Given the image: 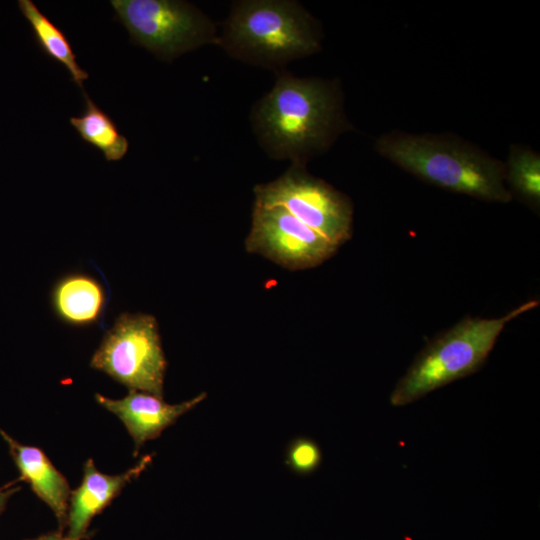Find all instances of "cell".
Listing matches in <instances>:
<instances>
[{
    "instance_id": "obj_1",
    "label": "cell",
    "mask_w": 540,
    "mask_h": 540,
    "mask_svg": "<svg viewBox=\"0 0 540 540\" xmlns=\"http://www.w3.org/2000/svg\"><path fill=\"white\" fill-rule=\"evenodd\" d=\"M250 118L266 154L291 164L306 165L349 129L338 84L296 77L284 70L254 105Z\"/></svg>"
},
{
    "instance_id": "obj_2",
    "label": "cell",
    "mask_w": 540,
    "mask_h": 540,
    "mask_svg": "<svg viewBox=\"0 0 540 540\" xmlns=\"http://www.w3.org/2000/svg\"><path fill=\"white\" fill-rule=\"evenodd\" d=\"M375 149L405 171L442 189L485 201L507 203L505 164L456 138L393 132Z\"/></svg>"
},
{
    "instance_id": "obj_3",
    "label": "cell",
    "mask_w": 540,
    "mask_h": 540,
    "mask_svg": "<svg viewBox=\"0 0 540 540\" xmlns=\"http://www.w3.org/2000/svg\"><path fill=\"white\" fill-rule=\"evenodd\" d=\"M318 22L294 0L233 2L218 34V43L232 58L275 69L308 57L321 48Z\"/></svg>"
},
{
    "instance_id": "obj_4",
    "label": "cell",
    "mask_w": 540,
    "mask_h": 540,
    "mask_svg": "<svg viewBox=\"0 0 540 540\" xmlns=\"http://www.w3.org/2000/svg\"><path fill=\"white\" fill-rule=\"evenodd\" d=\"M530 300L499 318L462 319L430 341L417 355L390 396L393 406H405L453 381L478 371L506 324L538 306Z\"/></svg>"
},
{
    "instance_id": "obj_5",
    "label": "cell",
    "mask_w": 540,
    "mask_h": 540,
    "mask_svg": "<svg viewBox=\"0 0 540 540\" xmlns=\"http://www.w3.org/2000/svg\"><path fill=\"white\" fill-rule=\"evenodd\" d=\"M116 21L134 45L170 62L197 48L218 43L216 24L182 0H111Z\"/></svg>"
},
{
    "instance_id": "obj_6",
    "label": "cell",
    "mask_w": 540,
    "mask_h": 540,
    "mask_svg": "<svg viewBox=\"0 0 540 540\" xmlns=\"http://www.w3.org/2000/svg\"><path fill=\"white\" fill-rule=\"evenodd\" d=\"M90 365L129 390L163 397L167 361L156 319L143 313L121 314L104 335Z\"/></svg>"
},
{
    "instance_id": "obj_7",
    "label": "cell",
    "mask_w": 540,
    "mask_h": 540,
    "mask_svg": "<svg viewBox=\"0 0 540 540\" xmlns=\"http://www.w3.org/2000/svg\"><path fill=\"white\" fill-rule=\"evenodd\" d=\"M260 206H281L337 248L352 234L353 207L345 195L291 164L278 179L254 188Z\"/></svg>"
},
{
    "instance_id": "obj_8",
    "label": "cell",
    "mask_w": 540,
    "mask_h": 540,
    "mask_svg": "<svg viewBox=\"0 0 540 540\" xmlns=\"http://www.w3.org/2000/svg\"><path fill=\"white\" fill-rule=\"evenodd\" d=\"M245 246L248 252L260 254L289 270L318 266L337 250L285 208L256 204Z\"/></svg>"
},
{
    "instance_id": "obj_9",
    "label": "cell",
    "mask_w": 540,
    "mask_h": 540,
    "mask_svg": "<svg viewBox=\"0 0 540 540\" xmlns=\"http://www.w3.org/2000/svg\"><path fill=\"white\" fill-rule=\"evenodd\" d=\"M206 396V393H201L182 403L168 404L163 397L129 390L121 399L108 398L99 393L95 394V399L122 421L133 439L136 456L145 442L159 437L166 428L195 408Z\"/></svg>"
},
{
    "instance_id": "obj_10",
    "label": "cell",
    "mask_w": 540,
    "mask_h": 540,
    "mask_svg": "<svg viewBox=\"0 0 540 540\" xmlns=\"http://www.w3.org/2000/svg\"><path fill=\"white\" fill-rule=\"evenodd\" d=\"M151 462L143 457L135 466L118 475L100 472L93 459L84 463L83 478L79 487L71 492L66 527L67 536L82 540L93 518L116 498L127 483L137 478Z\"/></svg>"
},
{
    "instance_id": "obj_11",
    "label": "cell",
    "mask_w": 540,
    "mask_h": 540,
    "mask_svg": "<svg viewBox=\"0 0 540 540\" xmlns=\"http://www.w3.org/2000/svg\"><path fill=\"white\" fill-rule=\"evenodd\" d=\"M0 434L8 445L20 473V480L27 482L33 492L49 506L58 520L59 531L63 532L72 492L67 479L40 448L21 444L2 430Z\"/></svg>"
},
{
    "instance_id": "obj_12",
    "label": "cell",
    "mask_w": 540,
    "mask_h": 540,
    "mask_svg": "<svg viewBox=\"0 0 540 540\" xmlns=\"http://www.w3.org/2000/svg\"><path fill=\"white\" fill-rule=\"evenodd\" d=\"M104 293L100 284L85 275L62 279L53 292V305L61 319L72 325L94 323L102 311Z\"/></svg>"
},
{
    "instance_id": "obj_13",
    "label": "cell",
    "mask_w": 540,
    "mask_h": 540,
    "mask_svg": "<svg viewBox=\"0 0 540 540\" xmlns=\"http://www.w3.org/2000/svg\"><path fill=\"white\" fill-rule=\"evenodd\" d=\"M18 8L29 23L39 49L51 60L62 65L71 80L83 91V81L89 74L77 63V58L65 33L31 0H19Z\"/></svg>"
},
{
    "instance_id": "obj_14",
    "label": "cell",
    "mask_w": 540,
    "mask_h": 540,
    "mask_svg": "<svg viewBox=\"0 0 540 540\" xmlns=\"http://www.w3.org/2000/svg\"><path fill=\"white\" fill-rule=\"evenodd\" d=\"M85 106L79 116L69 119L81 139L99 150L105 160L119 161L125 157L129 142L123 136L113 119L88 96L82 92Z\"/></svg>"
},
{
    "instance_id": "obj_15",
    "label": "cell",
    "mask_w": 540,
    "mask_h": 540,
    "mask_svg": "<svg viewBox=\"0 0 540 540\" xmlns=\"http://www.w3.org/2000/svg\"><path fill=\"white\" fill-rule=\"evenodd\" d=\"M505 181L510 194L518 196L524 203L536 210L540 206V157L534 151L522 146L510 149L505 164Z\"/></svg>"
},
{
    "instance_id": "obj_16",
    "label": "cell",
    "mask_w": 540,
    "mask_h": 540,
    "mask_svg": "<svg viewBox=\"0 0 540 540\" xmlns=\"http://www.w3.org/2000/svg\"><path fill=\"white\" fill-rule=\"evenodd\" d=\"M285 463L293 472L308 475L320 467L322 451L314 440L298 437L287 446Z\"/></svg>"
},
{
    "instance_id": "obj_17",
    "label": "cell",
    "mask_w": 540,
    "mask_h": 540,
    "mask_svg": "<svg viewBox=\"0 0 540 540\" xmlns=\"http://www.w3.org/2000/svg\"><path fill=\"white\" fill-rule=\"evenodd\" d=\"M19 490V488L0 489V514L5 510L9 498Z\"/></svg>"
},
{
    "instance_id": "obj_18",
    "label": "cell",
    "mask_w": 540,
    "mask_h": 540,
    "mask_svg": "<svg viewBox=\"0 0 540 540\" xmlns=\"http://www.w3.org/2000/svg\"><path fill=\"white\" fill-rule=\"evenodd\" d=\"M28 540H73V539L69 538L67 535H63L61 531H57V532L44 534L37 538L28 539Z\"/></svg>"
}]
</instances>
